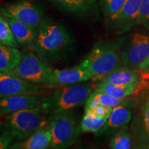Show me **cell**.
Listing matches in <instances>:
<instances>
[{
  "mask_svg": "<svg viewBox=\"0 0 149 149\" xmlns=\"http://www.w3.org/2000/svg\"><path fill=\"white\" fill-rule=\"evenodd\" d=\"M116 46L123 64L136 68L149 57V31L137 30L118 38Z\"/></svg>",
  "mask_w": 149,
  "mask_h": 149,
  "instance_id": "8992f818",
  "label": "cell"
},
{
  "mask_svg": "<svg viewBox=\"0 0 149 149\" xmlns=\"http://www.w3.org/2000/svg\"><path fill=\"white\" fill-rule=\"evenodd\" d=\"M43 95H14L1 97L0 100V114H10L23 110L32 109L41 105L44 100Z\"/></svg>",
  "mask_w": 149,
  "mask_h": 149,
  "instance_id": "8fae6325",
  "label": "cell"
},
{
  "mask_svg": "<svg viewBox=\"0 0 149 149\" xmlns=\"http://www.w3.org/2000/svg\"><path fill=\"white\" fill-rule=\"evenodd\" d=\"M17 41L21 45L34 46L37 35V30L13 19L7 18Z\"/></svg>",
  "mask_w": 149,
  "mask_h": 149,
  "instance_id": "e0dca14e",
  "label": "cell"
},
{
  "mask_svg": "<svg viewBox=\"0 0 149 149\" xmlns=\"http://www.w3.org/2000/svg\"><path fill=\"white\" fill-rule=\"evenodd\" d=\"M46 115L41 106L15 112L6 117L3 129L8 130L16 141L23 140L49 124V118H46Z\"/></svg>",
  "mask_w": 149,
  "mask_h": 149,
  "instance_id": "5b68a950",
  "label": "cell"
},
{
  "mask_svg": "<svg viewBox=\"0 0 149 149\" xmlns=\"http://www.w3.org/2000/svg\"><path fill=\"white\" fill-rule=\"evenodd\" d=\"M125 99H118L107 93L94 91L86 102L85 109L102 106L114 109L115 107L126 102Z\"/></svg>",
  "mask_w": 149,
  "mask_h": 149,
  "instance_id": "d6986e66",
  "label": "cell"
},
{
  "mask_svg": "<svg viewBox=\"0 0 149 149\" xmlns=\"http://www.w3.org/2000/svg\"><path fill=\"white\" fill-rule=\"evenodd\" d=\"M57 8L77 16H86L97 10V0H49Z\"/></svg>",
  "mask_w": 149,
  "mask_h": 149,
  "instance_id": "5bb4252c",
  "label": "cell"
},
{
  "mask_svg": "<svg viewBox=\"0 0 149 149\" xmlns=\"http://www.w3.org/2000/svg\"><path fill=\"white\" fill-rule=\"evenodd\" d=\"M111 149H133V135L124 126L112 135L109 141Z\"/></svg>",
  "mask_w": 149,
  "mask_h": 149,
  "instance_id": "44dd1931",
  "label": "cell"
},
{
  "mask_svg": "<svg viewBox=\"0 0 149 149\" xmlns=\"http://www.w3.org/2000/svg\"><path fill=\"white\" fill-rule=\"evenodd\" d=\"M22 54L17 48L0 45V72L6 73L19 64Z\"/></svg>",
  "mask_w": 149,
  "mask_h": 149,
  "instance_id": "ac0fdd59",
  "label": "cell"
},
{
  "mask_svg": "<svg viewBox=\"0 0 149 149\" xmlns=\"http://www.w3.org/2000/svg\"><path fill=\"white\" fill-rule=\"evenodd\" d=\"M113 111V108L97 106V107L85 109V112L90 113L94 116L102 117V118H109L111 112Z\"/></svg>",
  "mask_w": 149,
  "mask_h": 149,
  "instance_id": "484cf974",
  "label": "cell"
},
{
  "mask_svg": "<svg viewBox=\"0 0 149 149\" xmlns=\"http://www.w3.org/2000/svg\"><path fill=\"white\" fill-rule=\"evenodd\" d=\"M137 85H117L113 84L100 83L94 91L107 93L118 99H125L135 91Z\"/></svg>",
  "mask_w": 149,
  "mask_h": 149,
  "instance_id": "ffe728a7",
  "label": "cell"
},
{
  "mask_svg": "<svg viewBox=\"0 0 149 149\" xmlns=\"http://www.w3.org/2000/svg\"><path fill=\"white\" fill-rule=\"evenodd\" d=\"M139 139L140 144H149V97L144 106Z\"/></svg>",
  "mask_w": 149,
  "mask_h": 149,
  "instance_id": "cb8c5ba5",
  "label": "cell"
},
{
  "mask_svg": "<svg viewBox=\"0 0 149 149\" xmlns=\"http://www.w3.org/2000/svg\"><path fill=\"white\" fill-rule=\"evenodd\" d=\"M54 69L48 62L32 51L22 53L19 64L6 74L16 76L35 84L50 86Z\"/></svg>",
  "mask_w": 149,
  "mask_h": 149,
  "instance_id": "52a82bcc",
  "label": "cell"
},
{
  "mask_svg": "<svg viewBox=\"0 0 149 149\" xmlns=\"http://www.w3.org/2000/svg\"><path fill=\"white\" fill-rule=\"evenodd\" d=\"M51 148L67 149L77 144L83 133L81 122L72 110L50 115Z\"/></svg>",
  "mask_w": 149,
  "mask_h": 149,
  "instance_id": "277c9868",
  "label": "cell"
},
{
  "mask_svg": "<svg viewBox=\"0 0 149 149\" xmlns=\"http://www.w3.org/2000/svg\"><path fill=\"white\" fill-rule=\"evenodd\" d=\"M45 88L42 86L26 81L16 76L0 73V97L43 95Z\"/></svg>",
  "mask_w": 149,
  "mask_h": 149,
  "instance_id": "30bf717a",
  "label": "cell"
},
{
  "mask_svg": "<svg viewBox=\"0 0 149 149\" xmlns=\"http://www.w3.org/2000/svg\"><path fill=\"white\" fill-rule=\"evenodd\" d=\"M142 0H126L122 8L116 14L107 18L108 29L116 34L129 32L134 27L141 24L140 8Z\"/></svg>",
  "mask_w": 149,
  "mask_h": 149,
  "instance_id": "9c48e42d",
  "label": "cell"
},
{
  "mask_svg": "<svg viewBox=\"0 0 149 149\" xmlns=\"http://www.w3.org/2000/svg\"><path fill=\"white\" fill-rule=\"evenodd\" d=\"M0 44L13 48H17L19 44L8 19L1 14L0 16Z\"/></svg>",
  "mask_w": 149,
  "mask_h": 149,
  "instance_id": "7402d4cb",
  "label": "cell"
},
{
  "mask_svg": "<svg viewBox=\"0 0 149 149\" xmlns=\"http://www.w3.org/2000/svg\"><path fill=\"white\" fill-rule=\"evenodd\" d=\"M139 75L137 70L128 66H122L111 73L100 77V83L117 85H137Z\"/></svg>",
  "mask_w": 149,
  "mask_h": 149,
  "instance_id": "2e32d148",
  "label": "cell"
},
{
  "mask_svg": "<svg viewBox=\"0 0 149 149\" xmlns=\"http://www.w3.org/2000/svg\"><path fill=\"white\" fill-rule=\"evenodd\" d=\"M14 139L8 130L3 129L0 137V149H11Z\"/></svg>",
  "mask_w": 149,
  "mask_h": 149,
  "instance_id": "83f0119b",
  "label": "cell"
},
{
  "mask_svg": "<svg viewBox=\"0 0 149 149\" xmlns=\"http://www.w3.org/2000/svg\"><path fill=\"white\" fill-rule=\"evenodd\" d=\"M126 2V0H100L102 13L106 18L116 14Z\"/></svg>",
  "mask_w": 149,
  "mask_h": 149,
  "instance_id": "d4e9b609",
  "label": "cell"
},
{
  "mask_svg": "<svg viewBox=\"0 0 149 149\" xmlns=\"http://www.w3.org/2000/svg\"><path fill=\"white\" fill-rule=\"evenodd\" d=\"M92 91V85L86 81L62 86L51 95L45 97L40 106L46 115L58 114L86 103Z\"/></svg>",
  "mask_w": 149,
  "mask_h": 149,
  "instance_id": "7a4b0ae2",
  "label": "cell"
},
{
  "mask_svg": "<svg viewBox=\"0 0 149 149\" xmlns=\"http://www.w3.org/2000/svg\"><path fill=\"white\" fill-rule=\"evenodd\" d=\"M140 23L149 31V0H142L140 8Z\"/></svg>",
  "mask_w": 149,
  "mask_h": 149,
  "instance_id": "4316f807",
  "label": "cell"
},
{
  "mask_svg": "<svg viewBox=\"0 0 149 149\" xmlns=\"http://www.w3.org/2000/svg\"><path fill=\"white\" fill-rule=\"evenodd\" d=\"M109 118H102L84 112L81 121V128L83 133H94L100 131L107 123Z\"/></svg>",
  "mask_w": 149,
  "mask_h": 149,
  "instance_id": "603a6c76",
  "label": "cell"
},
{
  "mask_svg": "<svg viewBox=\"0 0 149 149\" xmlns=\"http://www.w3.org/2000/svg\"><path fill=\"white\" fill-rule=\"evenodd\" d=\"M75 149H91V148H87V147H84V146H81V147H78V148Z\"/></svg>",
  "mask_w": 149,
  "mask_h": 149,
  "instance_id": "4dcf8cb0",
  "label": "cell"
},
{
  "mask_svg": "<svg viewBox=\"0 0 149 149\" xmlns=\"http://www.w3.org/2000/svg\"><path fill=\"white\" fill-rule=\"evenodd\" d=\"M133 149H149V144H144L139 143L137 146H134Z\"/></svg>",
  "mask_w": 149,
  "mask_h": 149,
  "instance_id": "f546056e",
  "label": "cell"
},
{
  "mask_svg": "<svg viewBox=\"0 0 149 149\" xmlns=\"http://www.w3.org/2000/svg\"><path fill=\"white\" fill-rule=\"evenodd\" d=\"M94 78V76L82 67L76 66L73 68L63 70H54L50 86H65L85 82Z\"/></svg>",
  "mask_w": 149,
  "mask_h": 149,
  "instance_id": "4fadbf2b",
  "label": "cell"
},
{
  "mask_svg": "<svg viewBox=\"0 0 149 149\" xmlns=\"http://www.w3.org/2000/svg\"><path fill=\"white\" fill-rule=\"evenodd\" d=\"M51 134L48 124L37 130L26 139L13 143L11 149H47L51 146Z\"/></svg>",
  "mask_w": 149,
  "mask_h": 149,
  "instance_id": "9a60e30c",
  "label": "cell"
},
{
  "mask_svg": "<svg viewBox=\"0 0 149 149\" xmlns=\"http://www.w3.org/2000/svg\"><path fill=\"white\" fill-rule=\"evenodd\" d=\"M0 11L6 18L17 20L36 30L46 19L40 6L26 0L3 5L0 8Z\"/></svg>",
  "mask_w": 149,
  "mask_h": 149,
  "instance_id": "ba28073f",
  "label": "cell"
},
{
  "mask_svg": "<svg viewBox=\"0 0 149 149\" xmlns=\"http://www.w3.org/2000/svg\"><path fill=\"white\" fill-rule=\"evenodd\" d=\"M74 44L73 37L64 24L45 19L37 30L33 48L47 62H57L69 53Z\"/></svg>",
  "mask_w": 149,
  "mask_h": 149,
  "instance_id": "6da1fadb",
  "label": "cell"
},
{
  "mask_svg": "<svg viewBox=\"0 0 149 149\" xmlns=\"http://www.w3.org/2000/svg\"><path fill=\"white\" fill-rule=\"evenodd\" d=\"M126 101L113 109L107 123L100 131L95 133L96 137H107L113 135L120 128L126 126L132 119L133 112Z\"/></svg>",
  "mask_w": 149,
  "mask_h": 149,
  "instance_id": "7c38bea8",
  "label": "cell"
},
{
  "mask_svg": "<svg viewBox=\"0 0 149 149\" xmlns=\"http://www.w3.org/2000/svg\"><path fill=\"white\" fill-rule=\"evenodd\" d=\"M79 66L88 70L94 78H100L123 66V62L116 43L100 40L93 45Z\"/></svg>",
  "mask_w": 149,
  "mask_h": 149,
  "instance_id": "3957f363",
  "label": "cell"
},
{
  "mask_svg": "<svg viewBox=\"0 0 149 149\" xmlns=\"http://www.w3.org/2000/svg\"><path fill=\"white\" fill-rule=\"evenodd\" d=\"M140 70H149V57L138 66Z\"/></svg>",
  "mask_w": 149,
  "mask_h": 149,
  "instance_id": "f1b7e54d",
  "label": "cell"
}]
</instances>
